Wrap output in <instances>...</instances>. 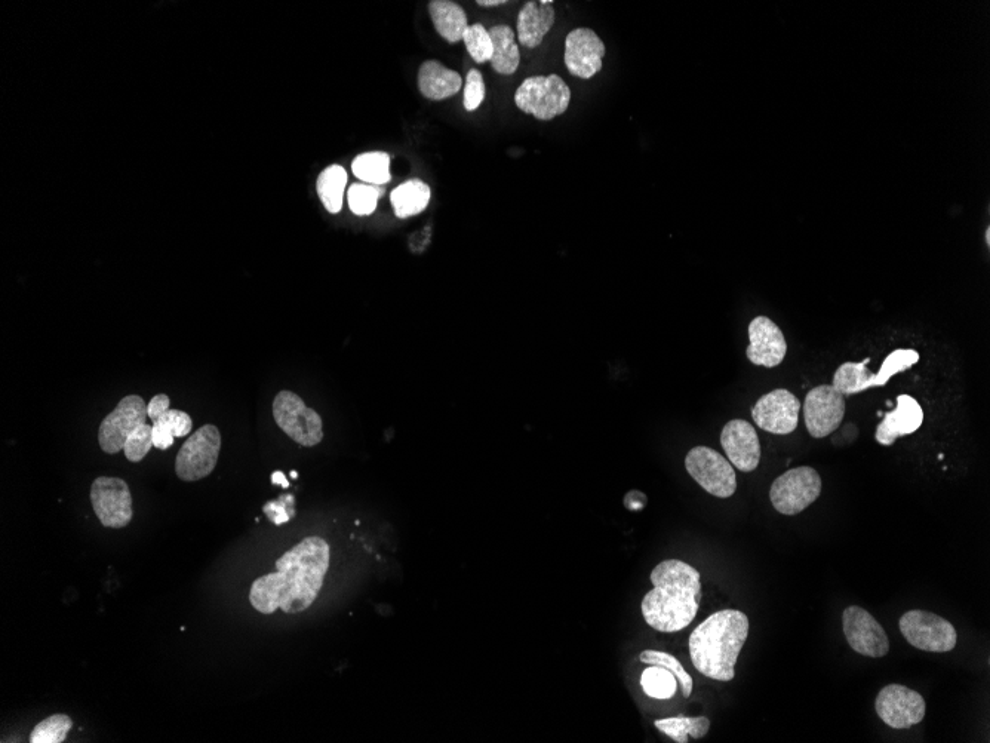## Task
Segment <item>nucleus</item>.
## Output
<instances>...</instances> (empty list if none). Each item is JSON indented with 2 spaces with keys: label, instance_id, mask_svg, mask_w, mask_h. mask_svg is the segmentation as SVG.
I'll use <instances>...</instances> for the list:
<instances>
[{
  "label": "nucleus",
  "instance_id": "obj_22",
  "mask_svg": "<svg viewBox=\"0 0 990 743\" xmlns=\"http://www.w3.org/2000/svg\"><path fill=\"white\" fill-rule=\"evenodd\" d=\"M429 14L436 32L448 42L457 44L463 41L467 27V15L458 3L451 0H432L429 3Z\"/></svg>",
  "mask_w": 990,
  "mask_h": 743
},
{
  "label": "nucleus",
  "instance_id": "obj_4",
  "mask_svg": "<svg viewBox=\"0 0 990 743\" xmlns=\"http://www.w3.org/2000/svg\"><path fill=\"white\" fill-rule=\"evenodd\" d=\"M570 103L571 89L558 75L525 79L515 92L516 107L540 121L564 115Z\"/></svg>",
  "mask_w": 990,
  "mask_h": 743
},
{
  "label": "nucleus",
  "instance_id": "obj_21",
  "mask_svg": "<svg viewBox=\"0 0 990 743\" xmlns=\"http://www.w3.org/2000/svg\"><path fill=\"white\" fill-rule=\"evenodd\" d=\"M463 85L460 73L447 69L436 60L421 64L418 72V89L427 100L442 101L457 94Z\"/></svg>",
  "mask_w": 990,
  "mask_h": 743
},
{
  "label": "nucleus",
  "instance_id": "obj_24",
  "mask_svg": "<svg viewBox=\"0 0 990 743\" xmlns=\"http://www.w3.org/2000/svg\"><path fill=\"white\" fill-rule=\"evenodd\" d=\"M430 196L432 192L424 181L410 180L390 193V202L398 219H408L426 210Z\"/></svg>",
  "mask_w": 990,
  "mask_h": 743
},
{
  "label": "nucleus",
  "instance_id": "obj_13",
  "mask_svg": "<svg viewBox=\"0 0 990 743\" xmlns=\"http://www.w3.org/2000/svg\"><path fill=\"white\" fill-rule=\"evenodd\" d=\"M845 396L832 385H820L805 396L804 420L808 434L820 439L829 437L844 420Z\"/></svg>",
  "mask_w": 990,
  "mask_h": 743
},
{
  "label": "nucleus",
  "instance_id": "obj_2",
  "mask_svg": "<svg viewBox=\"0 0 990 743\" xmlns=\"http://www.w3.org/2000/svg\"><path fill=\"white\" fill-rule=\"evenodd\" d=\"M654 588L645 594L641 610L648 626L672 634L691 625L702 598L699 570L679 560H666L651 571Z\"/></svg>",
  "mask_w": 990,
  "mask_h": 743
},
{
  "label": "nucleus",
  "instance_id": "obj_41",
  "mask_svg": "<svg viewBox=\"0 0 990 743\" xmlns=\"http://www.w3.org/2000/svg\"><path fill=\"white\" fill-rule=\"evenodd\" d=\"M476 3L484 8H493V6L506 5V0H478Z\"/></svg>",
  "mask_w": 990,
  "mask_h": 743
},
{
  "label": "nucleus",
  "instance_id": "obj_7",
  "mask_svg": "<svg viewBox=\"0 0 990 743\" xmlns=\"http://www.w3.org/2000/svg\"><path fill=\"white\" fill-rule=\"evenodd\" d=\"M220 450L221 434L217 426H202L178 451L175 474L186 482L204 480L214 472Z\"/></svg>",
  "mask_w": 990,
  "mask_h": 743
},
{
  "label": "nucleus",
  "instance_id": "obj_14",
  "mask_svg": "<svg viewBox=\"0 0 990 743\" xmlns=\"http://www.w3.org/2000/svg\"><path fill=\"white\" fill-rule=\"evenodd\" d=\"M842 628L848 646L866 657H885L890 652V640L881 623L867 610L851 606L842 614Z\"/></svg>",
  "mask_w": 990,
  "mask_h": 743
},
{
  "label": "nucleus",
  "instance_id": "obj_8",
  "mask_svg": "<svg viewBox=\"0 0 990 743\" xmlns=\"http://www.w3.org/2000/svg\"><path fill=\"white\" fill-rule=\"evenodd\" d=\"M273 417L282 432L303 447H315L324 438L321 416L294 392L282 391L276 395Z\"/></svg>",
  "mask_w": 990,
  "mask_h": 743
},
{
  "label": "nucleus",
  "instance_id": "obj_42",
  "mask_svg": "<svg viewBox=\"0 0 990 743\" xmlns=\"http://www.w3.org/2000/svg\"><path fill=\"white\" fill-rule=\"evenodd\" d=\"M291 477L292 478H297L298 477L297 472H291Z\"/></svg>",
  "mask_w": 990,
  "mask_h": 743
},
{
  "label": "nucleus",
  "instance_id": "obj_15",
  "mask_svg": "<svg viewBox=\"0 0 990 743\" xmlns=\"http://www.w3.org/2000/svg\"><path fill=\"white\" fill-rule=\"evenodd\" d=\"M801 401L787 389L765 394L752 408V419L762 431L789 435L798 428Z\"/></svg>",
  "mask_w": 990,
  "mask_h": 743
},
{
  "label": "nucleus",
  "instance_id": "obj_31",
  "mask_svg": "<svg viewBox=\"0 0 990 743\" xmlns=\"http://www.w3.org/2000/svg\"><path fill=\"white\" fill-rule=\"evenodd\" d=\"M639 660L645 663V665L661 666V668H666L667 671L672 672L676 680H678L679 686H681L682 696L685 699L690 698L691 693H693V677L685 671L684 666H682V663L675 656L669 655V653L657 652V650H645V652L639 655Z\"/></svg>",
  "mask_w": 990,
  "mask_h": 743
},
{
  "label": "nucleus",
  "instance_id": "obj_11",
  "mask_svg": "<svg viewBox=\"0 0 990 743\" xmlns=\"http://www.w3.org/2000/svg\"><path fill=\"white\" fill-rule=\"evenodd\" d=\"M875 709L888 727L905 730L924 720L927 705L921 693L900 684H890L878 693Z\"/></svg>",
  "mask_w": 990,
  "mask_h": 743
},
{
  "label": "nucleus",
  "instance_id": "obj_29",
  "mask_svg": "<svg viewBox=\"0 0 990 743\" xmlns=\"http://www.w3.org/2000/svg\"><path fill=\"white\" fill-rule=\"evenodd\" d=\"M654 726L676 743H688V739H702L709 733L710 720L706 717H672L657 720Z\"/></svg>",
  "mask_w": 990,
  "mask_h": 743
},
{
  "label": "nucleus",
  "instance_id": "obj_28",
  "mask_svg": "<svg viewBox=\"0 0 990 743\" xmlns=\"http://www.w3.org/2000/svg\"><path fill=\"white\" fill-rule=\"evenodd\" d=\"M352 171L356 178L372 186H383L392 180L390 156L386 152H367L356 156Z\"/></svg>",
  "mask_w": 990,
  "mask_h": 743
},
{
  "label": "nucleus",
  "instance_id": "obj_5",
  "mask_svg": "<svg viewBox=\"0 0 990 743\" xmlns=\"http://www.w3.org/2000/svg\"><path fill=\"white\" fill-rule=\"evenodd\" d=\"M822 488V478L816 469L799 466L784 472L773 482L771 503L779 514L795 517L819 499Z\"/></svg>",
  "mask_w": 990,
  "mask_h": 743
},
{
  "label": "nucleus",
  "instance_id": "obj_36",
  "mask_svg": "<svg viewBox=\"0 0 990 743\" xmlns=\"http://www.w3.org/2000/svg\"><path fill=\"white\" fill-rule=\"evenodd\" d=\"M153 447V429L150 425L141 426L125 444V456L129 462L140 463Z\"/></svg>",
  "mask_w": 990,
  "mask_h": 743
},
{
  "label": "nucleus",
  "instance_id": "obj_34",
  "mask_svg": "<svg viewBox=\"0 0 990 743\" xmlns=\"http://www.w3.org/2000/svg\"><path fill=\"white\" fill-rule=\"evenodd\" d=\"M383 193L384 190L380 186H372V184L367 183L353 184L347 192L350 211L359 217L371 216Z\"/></svg>",
  "mask_w": 990,
  "mask_h": 743
},
{
  "label": "nucleus",
  "instance_id": "obj_18",
  "mask_svg": "<svg viewBox=\"0 0 990 743\" xmlns=\"http://www.w3.org/2000/svg\"><path fill=\"white\" fill-rule=\"evenodd\" d=\"M721 445L734 468L753 472L761 462V444L752 423L730 420L721 432Z\"/></svg>",
  "mask_w": 990,
  "mask_h": 743
},
{
  "label": "nucleus",
  "instance_id": "obj_35",
  "mask_svg": "<svg viewBox=\"0 0 990 743\" xmlns=\"http://www.w3.org/2000/svg\"><path fill=\"white\" fill-rule=\"evenodd\" d=\"M463 42L475 63L484 64L493 57V41L490 32L482 24L467 27Z\"/></svg>",
  "mask_w": 990,
  "mask_h": 743
},
{
  "label": "nucleus",
  "instance_id": "obj_16",
  "mask_svg": "<svg viewBox=\"0 0 990 743\" xmlns=\"http://www.w3.org/2000/svg\"><path fill=\"white\" fill-rule=\"evenodd\" d=\"M605 44L593 30L580 27L565 39V66L571 75L580 79H592L602 70Z\"/></svg>",
  "mask_w": 990,
  "mask_h": 743
},
{
  "label": "nucleus",
  "instance_id": "obj_20",
  "mask_svg": "<svg viewBox=\"0 0 990 743\" xmlns=\"http://www.w3.org/2000/svg\"><path fill=\"white\" fill-rule=\"evenodd\" d=\"M556 14L552 5L543 2H527L518 15L519 44L525 48H537L555 24Z\"/></svg>",
  "mask_w": 990,
  "mask_h": 743
},
{
  "label": "nucleus",
  "instance_id": "obj_38",
  "mask_svg": "<svg viewBox=\"0 0 990 743\" xmlns=\"http://www.w3.org/2000/svg\"><path fill=\"white\" fill-rule=\"evenodd\" d=\"M295 499L292 494H284L276 502H269L264 505L263 511L270 521L276 525L288 523L295 515Z\"/></svg>",
  "mask_w": 990,
  "mask_h": 743
},
{
  "label": "nucleus",
  "instance_id": "obj_1",
  "mask_svg": "<svg viewBox=\"0 0 990 743\" xmlns=\"http://www.w3.org/2000/svg\"><path fill=\"white\" fill-rule=\"evenodd\" d=\"M330 560L327 540L306 537L276 561V573L264 574L252 583L249 603L263 614L304 612L318 598Z\"/></svg>",
  "mask_w": 990,
  "mask_h": 743
},
{
  "label": "nucleus",
  "instance_id": "obj_30",
  "mask_svg": "<svg viewBox=\"0 0 990 743\" xmlns=\"http://www.w3.org/2000/svg\"><path fill=\"white\" fill-rule=\"evenodd\" d=\"M641 687L645 695L653 699H670L675 696L678 680L672 672L657 665H648L642 672Z\"/></svg>",
  "mask_w": 990,
  "mask_h": 743
},
{
  "label": "nucleus",
  "instance_id": "obj_39",
  "mask_svg": "<svg viewBox=\"0 0 990 743\" xmlns=\"http://www.w3.org/2000/svg\"><path fill=\"white\" fill-rule=\"evenodd\" d=\"M169 405H171V401L165 394L153 396L152 401L147 405V416L155 422L165 411L169 410Z\"/></svg>",
  "mask_w": 990,
  "mask_h": 743
},
{
  "label": "nucleus",
  "instance_id": "obj_37",
  "mask_svg": "<svg viewBox=\"0 0 990 743\" xmlns=\"http://www.w3.org/2000/svg\"><path fill=\"white\" fill-rule=\"evenodd\" d=\"M484 100L485 82L484 78H482V73L476 69L469 70L466 78V87H464V109L467 112H475Z\"/></svg>",
  "mask_w": 990,
  "mask_h": 743
},
{
  "label": "nucleus",
  "instance_id": "obj_12",
  "mask_svg": "<svg viewBox=\"0 0 990 743\" xmlns=\"http://www.w3.org/2000/svg\"><path fill=\"white\" fill-rule=\"evenodd\" d=\"M91 503L98 520L107 528H124L134 517L131 491L121 478L100 477L92 482Z\"/></svg>",
  "mask_w": 990,
  "mask_h": 743
},
{
  "label": "nucleus",
  "instance_id": "obj_17",
  "mask_svg": "<svg viewBox=\"0 0 990 743\" xmlns=\"http://www.w3.org/2000/svg\"><path fill=\"white\" fill-rule=\"evenodd\" d=\"M749 340L746 356L753 365L779 367L786 358L787 343L782 330L767 316H756L750 322Z\"/></svg>",
  "mask_w": 990,
  "mask_h": 743
},
{
  "label": "nucleus",
  "instance_id": "obj_43",
  "mask_svg": "<svg viewBox=\"0 0 990 743\" xmlns=\"http://www.w3.org/2000/svg\"><path fill=\"white\" fill-rule=\"evenodd\" d=\"M986 239H988V245H989V229L988 232H986Z\"/></svg>",
  "mask_w": 990,
  "mask_h": 743
},
{
  "label": "nucleus",
  "instance_id": "obj_9",
  "mask_svg": "<svg viewBox=\"0 0 990 743\" xmlns=\"http://www.w3.org/2000/svg\"><path fill=\"white\" fill-rule=\"evenodd\" d=\"M685 468L693 480L712 496L728 499L737 490V477L730 460L713 448L694 447L685 457Z\"/></svg>",
  "mask_w": 990,
  "mask_h": 743
},
{
  "label": "nucleus",
  "instance_id": "obj_19",
  "mask_svg": "<svg viewBox=\"0 0 990 743\" xmlns=\"http://www.w3.org/2000/svg\"><path fill=\"white\" fill-rule=\"evenodd\" d=\"M924 423V410L921 404L910 395L897 396L896 408L884 414V419L875 431L878 444L890 447L899 438L915 434Z\"/></svg>",
  "mask_w": 990,
  "mask_h": 743
},
{
  "label": "nucleus",
  "instance_id": "obj_6",
  "mask_svg": "<svg viewBox=\"0 0 990 743\" xmlns=\"http://www.w3.org/2000/svg\"><path fill=\"white\" fill-rule=\"evenodd\" d=\"M899 628L910 646L922 652L949 653L958 643V632L949 620L924 610L903 614Z\"/></svg>",
  "mask_w": 990,
  "mask_h": 743
},
{
  "label": "nucleus",
  "instance_id": "obj_25",
  "mask_svg": "<svg viewBox=\"0 0 990 743\" xmlns=\"http://www.w3.org/2000/svg\"><path fill=\"white\" fill-rule=\"evenodd\" d=\"M153 447L158 450H168L174 444L175 438H184L192 432L193 420L184 411L169 408L152 425Z\"/></svg>",
  "mask_w": 990,
  "mask_h": 743
},
{
  "label": "nucleus",
  "instance_id": "obj_40",
  "mask_svg": "<svg viewBox=\"0 0 990 743\" xmlns=\"http://www.w3.org/2000/svg\"><path fill=\"white\" fill-rule=\"evenodd\" d=\"M272 482L273 484L276 485H284L285 488L289 487V482L287 480V477H285V475L279 471L275 472V474L272 475Z\"/></svg>",
  "mask_w": 990,
  "mask_h": 743
},
{
  "label": "nucleus",
  "instance_id": "obj_3",
  "mask_svg": "<svg viewBox=\"0 0 990 743\" xmlns=\"http://www.w3.org/2000/svg\"><path fill=\"white\" fill-rule=\"evenodd\" d=\"M749 626V617L740 610H719L707 617L690 635L694 668L710 680L733 681Z\"/></svg>",
  "mask_w": 990,
  "mask_h": 743
},
{
  "label": "nucleus",
  "instance_id": "obj_23",
  "mask_svg": "<svg viewBox=\"0 0 990 743\" xmlns=\"http://www.w3.org/2000/svg\"><path fill=\"white\" fill-rule=\"evenodd\" d=\"M493 41V57L490 63L498 75L510 76L521 64V54L515 41V32L509 26H494L490 30Z\"/></svg>",
  "mask_w": 990,
  "mask_h": 743
},
{
  "label": "nucleus",
  "instance_id": "obj_33",
  "mask_svg": "<svg viewBox=\"0 0 990 743\" xmlns=\"http://www.w3.org/2000/svg\"><path fill=\"white\" fill-rule=\"evenodd\" d=\"M73 721L69 715L54 714L41 721L30 735L32 743H63L72 730Z\"/></svg>",
  "mask_w": 990,
  "mask_h": 743
},
{
  "label": "nucleus",
  "instance_id": "obj_26",
  "mask_svg": "<svg viewBox=\"0 0 990 743\" xmlns=\"http://www.w3.org/2000/svg\"><path fill=\"white\" fill-rule=\"evenodd\" d=\"M870 358L863 362H844L833 376V388L844 396L860 394L873 388L875 373L867 368Z\"/></svg>",
  "mask_w": 990,
  "mask_h": 743
},
{
  "label": "nucleus",
  "instance_id": "obj_27",
  "mask_svg": "<svg viewBox=\"0 0 990 743\" xmlns=\"http://www.w3.org/2000/svg\"><path fill=\"white\" fill-rule=\"evenodd\" d=\"M347 173L340 165L325 168L316 181V190L324 204L325 210L331 214L340 213L343 208L344 190H346Z\"/></svg>",
  "mask_w": 990,
  "mask_h": 743
},
{
  "label": "nucleus",
  "instance_id": "obj_32",
  "mask_svg": "<svg viewBox=\"0 0 990 743\" xmlns=\"http://www.w3.org/2000/svg\"><path fill=\"white\" fill-rule=\"evenodd\" d=\"M919 353L913 349H897L891 352L887 358L882 362L881 368H879L878 373L875 374V380H873V388H882V386L888 385L891 377L896 376V374L903 373V371L909 370L913 365L919 362Z\"/></svg>",
  "mask_w": 990,
  "mask_h": 743
},
{
  "label": "nucleus",
  "instance_id": "obj_10",
  "mask_svg": "<svg viewBox=\"0 0 990 743\" xmlns=\"http://www.w3.org/2000/svg\"><path fill=\"white\" fill-rule=\"evenodd\" d=\"M147 405L138 395H128L121 399L115 410L104 417L98 431V444L107 454L124 451L126 441L146 425Z\"/></svg>",
  "mask_w": 990,
  "mask_h": 743
}]
</instances>
